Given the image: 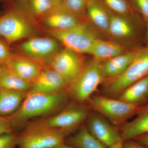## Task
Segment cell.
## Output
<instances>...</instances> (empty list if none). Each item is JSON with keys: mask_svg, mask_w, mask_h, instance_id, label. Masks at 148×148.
<instances>
[{"mask_svg": "<svg viewBox=\"0 0 148 148\" xmlns=\"http://www.w3.org/2000/svg\"><path fill=\"white\" fill-rule=\"evenodd\" d=\"M17 135L13 132L0 136V148H15Z\"/></svg>", "mask_w": 148, "mask_h": 148, "instance_id": "29", "label": "cell"}, {"mask_svg": "<svg viewBox=\"0 0 148 148\" xmlns=\"http://www.w3.org/2000/svg\"><path fill=\"white\" fill-rule=\"evenodd\" d=\"M0 86L9 90L27 93L31 89L32 84L3 66L0 73Z\"/></svg>", "mask_w": 148, "mask_h": 148, "instance_id": "22", "label": "cell"}, {"mask_svg": "<svg viewBox=\"0 0 148 148\" xmlns=\"http://www.w3.org/2000/svg\"><path fill=\"white\" fill-rule=\"evenodd\" d=\"M87 107L73 104L48 118L39 120L42 124L51 128L71 132L87 119L89 112Z\"/></svg>", "mask_w": 148, "mask_h": 148, "instance_id": "10", "label": "cell"}, {"mask_svg": "<svg viewBox=\"0 0 148 148\" xmlns=\"http://www.w3.org/2000/svg\"><path fill=\"white\" fill-rule=\"evenodd\" d=\"M86 127L91 135L107 148L117 142H124L120 131L101 114H88Z\"/></svg>", "mask_w": 148, "mask_h": 148, "instance_id": "11", "label": "cell"}, {"mask_svg": "<svg viewBox=\"0 0 148 148\" xmlns=\"http://www.w3.org/2000/svg\"><path fill=\"white\" fill-rule=\"evenodd\" d=\"M3 13V11L1 10H0V15H1V14H2Z\"/></svg>", "mask_w": 148, "mask_h": 148, "instance_id": "39", "label": "cell"}, {"mask_svg": "<svg viewBox=\"0 0 148 148\" xmlns=\"http://www.w3.org/2000/svg\"><path fill=\"white\" fill-rule=\"evenodd\" d=\"M3 66L12 73L32 85L45 66L40 62L14 53Z\"/></svg>", "mask_w": 148, "mask_h": 148, "instance_id": "14", "label": "cell"}, {"mask_svg": "<svg viewBox=\"0 0 148 148\" xmlns=\"http://www.w3.org/2000/svg\"><path fill=\"white\" fill-rule=\"evenodd\" d=\"M133 140L141 145L148 147V134L141 135Z\"/></svg>", "mask_w": 148, "mask_h": 148, "instance_id": "33", "label": "cell"}, {"mask_svg": "<svg viewBox=\"0 0 148 148\" xmlns=\"http://www.w3.org/2000/svg\"><path fill=\"white\" fill-rule=\"evenodd\" d=\"M60 42L53 37L32 36L12 49L14 53L28 57L45 65L61 48Z\"/></svg>", "mask_w": 148, "mask_h": 148, "instance_id": "8", "label": "cell"}, {"mask_svg": "<svg viewBox=\"0 0 148 148\" xmlns=\"http://www.w3.org/2000/svg\"><path fill=\"white\" fill-rule=\"evenodd\" d=\"M146 42L147 44L146 47H148V21L147 22V33H146Z\"/></svg>", "mask_w": 148, "mask_h": 148, "instance_id": "37", "label": "cell"}, {"mask_svg": "<svg viewBox=\"0 0 148 148\" xmlns=\"http://www.w3.org/2000/svg\"><path fill=\"white\" fill-rule=\"evenodd\" d=\"M83 19L60 4L54 7L39 20L41 24L47 30L63 31L84 21Z\"/></svg>", "mask_w": 148, "mask_h": 148, "instance_id": "12", "label": "cell"}, {"mask_svg": "<svg viewBox=\"0 0 148 148\" xmlns=\"http://www.w3.org/2000/svg\"><path fill=\"white\" fill-rule=\"evenodd\" d=\"M124 52V47L118 43L99 38L93 43L89 54L102 62Z\"/></svg>", "mask_w": 148, "mask_h": 148, "instance_id": "21", "label": "cell"}, {"mask_svg": "<svg viewBox=\"0 0 148 148\" xmlns=\"http://www.w3.org/2000/svg\"><path fill=\"white\" fill-rule=\"evenodd\" d=\"M82 54L64 47L45 64L61 76L69 86L77 78L86 65Z\"/></svg>", "mask_w": 148, "mask_h": 148, "instance_id": "7", "label": "cell"}, {"mask_svg": "<svg viewBox=\"0 0 148 148\" xmlns=\"http://www.w3.org/2000/svg\"><path fill=\"white\" fill-rule=\"evenodd\" d=\"M35 20L26 4L5 7L0 15V39L12 46L32 37L36 33Z\"/></svg>", "mask_w": 148, "mask_h": 148, "instance_id": "2", "label": "cell"}, {"mask_svg": "<svg viewBox=\"0 0 148 148\" xmlns=\"http://www.w3.org/2000/svg\"><path fill=\"white\" fill-rule=\"evenodd\" d=\"M148 76V47L137 49L131 63L121 75L112 79L105 88L110 95H119L126 88Z\"/></svg>", "mask_w": 148, "mask_h": 148, "instance_id": "6", "label": "cell"}, {"mask_svg": "<svg viewBox=\"0 0 148 148\" xmlns=\"http://www.w3.org/2000/svg\"><path fill=\"white\" fill-rule=\"evenodd\" d=\"M131 6L146 22L148 21V0H130Z\"/></svg>", "mask_w": 148, "mask_h": 148, "instance_id": "28", "label": "cell"}, {"mask_svg": "<svg viewBox=\"0 0 148 148\" xmlns=\"http://www.w3.org/2000/svg\"><path fill=\"white\" fill-rule=\"evenodd\" d=\"M3 66L0 65V73H1V71L2 68Z\"/></svg>", "mask_w": 148, "mask_h": 148, "instance_id": "38", "label": "cell"}, {"mask_svg": "<svg viewBox=\"0 0 148 148\" xmlns=\"http://www.w3.org/2000/svg\"><path fill=\"white\" fill-rule=\"evenodd\" d=\"M53 148H76L73 147V146L70 145H66L64 143H61L58 145L56 146Z\"/></svg>", "mask_w": 148, "mask_h": 148, "instance_id": "35", "label": "cell"}, {"mask_svg": "<svg viewBox=\"0 0 148 148\" xmlns=\"http://www.w3.org/2000/svg\"><path fill=\"white\" fill-rule=\"evenodd\" d=\"M137 50L124 52L101 62L102 71L105 78L112 79L121 75L126 70L135 57Z\"/></svg>", "mask_w": 148, "mask_h": 148, "instance_id": "18", "label": "cell"}, {"mask_svg": "<svg viewBox=\"0 0 148 148\" xmlns=\"http://www.w3.org/2000/svg\"><path fill=\"white\" fill-rule=\"evenodd\" d=\"M67 143L76 148H107L91 135L84 126L81 127L75 134L68 138Z\"/></svg>", "mask_w": 148, "mask_h": 148, "instance_id": "23", "label": "cell"}, {"mask_svg": "<svg viewBox=\"0 0 148 148\" xmlns=\"http://www.w3.org/2000/svg\"><path fill=\"white\" fill-rule=\"evenodd\" d=\"M14 131L7 117L0 116V136Z\"/></svg>", "mask_w": 148, "mask_h": 148, "instance_id": "30", "label": "cell"}, {"mask_svg": "<svg viewBox=\"0 0 148 148\" xmlns=\"http://www.w3.org/2000/svg\"><path fill=\"white\" fill-rule=\"evenodd\" d=\"M105 78L101 61L93 58L86 64L80 74L69 86V95L79 103L89 101Z\"/></svg>", "mask_w": 148, "mask_h": 148, "instance_id": "5", "label": "cell"}, {"mask_svg": "<svg viewBox=\"0 0 148 148\" xmlns=\"http://www.w3.org/2000/svg\"><path fill=\"white\" fill-rule=\"evenodd\" d=\"M27 94L0 86V116L8 117L15 113Z\"/></svg>", "mask_w": 148, "mask_h": 148, "instance_id": "19", "label": "cell"}, {"mask_svg": "<svg viewBox=\"0 0 148 148\" xmlns=\"http://www.w3.org/2000/svg\"><path fill=\"white\" fill-rule=\"evenodd\" d=\"M69 96L67 91L54 93L27 92L17 110L8 118L14 130L32 118L57 113L67 106Z\"/></svg>", "mask_w": 148, "mask_h": 148, "instance_id": "1", "label": "cell"}, {"mask_svg": "<svg viewBox=\"0 0 148 148\" xmlns=\"http://www.w3.org/2000/svg\"><path fill=\"white\" fill-rule=\"evenodd\" d=\"M89 101L96 112L106 117L116 125L122 124L132 115L136 114L141 107L103 95L92 96Z\"/></svg>", "mask_w": 148, "mask_h": 148, "instance_id": "9", "label": "cell"}, {"mask_svg": "<svg viewBox=\"0 0 148 148\" xmlns=\"http://www.w3.org/2000/svg\"><path fill=\"white\" fill-rule=\"evenodd\" d=\"M47 33L64 47L82 54H89L93 43L99 38L95 29L85 21L63 31L47 30Z\"/></svg>", "mask_w": 148, "mask_h": 148, "instance_id": "4", "label": "cell"}, {"mask_svg": "<svg viewBox=\"0 0 148 148\" xmlns=\"http://www.w3.org/2000/svg\"><path fill=\"white\" fill-rule=\"evenodd\" d=\"M126 16L111 11L108 34L114 38L121 39L132 36L135 33V27Z\"/></svg>", "mask_w": 148, "mask_h": 148, "instance_id": "20", "label": "cell"}, {"mask_svg": "<svg viewBox=\"0 0 148 148\" xmlns=\"http://www.w3.org/2000/svg\"><path fill=\"white\" fill-rule=\"evenodd\" d=\"M123 142H117L113 144L108 148H124L123 146Z\"/></svg>", "mask_w": 148, "mask_h": 148, "instance_id": "34", "label": "cell"}, {"mask_svg": "<svg viewBox=\"0 0 148 148\" xmlns=\"http://www.w3.org/2000/svg\"><path fill=\"white\" fill-rule=\"evenodd\" d=\"M119 100L139 106L148 101V76L126 88L119 94Z\"/></svg>", "mask_w": 148, "mask_h": 148, "instance_id": "16", "label": "cell"}, {"mask_svg": "<svg viewBox=\"0 0 148 148\" xmlns=\"http://www.w3.org/2000/svg\"><path fill=\"white\" fill-rule=\"evenodd\" d=\"M136 115L135 119L123 123L121 127L120 132L124 142L148 134V101L140 107Z\"/></svg>", "mask_w": 148, "mask_h": 148, "instance_id": "15", "label": "cell"}, {"mask_svg": "<svg viewBox=\"0 0 148 148\" xmlns=\"http://www.w3.org/2000/svg\"><path fill=\"white\" fill-rule=\"evenodd\" d=\"M28 0H0V3L5 7L14 5L24 4L27 3Z\"/></svg>", "mask_w": 148, "mask_h": 148, "instance_id": "32", "label": "cell"}, {"mask_svg": "<svg viewBox=\"0 0 148 148\" xmlns=\"http://www.w3.org/2000/svg\"><path fill=\"white\" fill-rule=\"evenodd\" d=\"M27 5L35 19L42 18L55 7L50 0H28Z\"/></svg>", "mask_w": 148, "mask_h": 148, "instance_id": "24", "label": "cell"}, {"mask_svg": "<svg viewBox=\"0 0 148 148\" xmlns=\"http://www.w3.org/2000/svg\"><path fill=\"white\" fill-rule=\"evenodd\" d=\"M88 0H62L61 4L72 13L83 18L86 16Z\"/></svg>", "mask_w": 148, "mask_h": 148, "instance_id": "26", "label": "cell"}, {"mask_svg": "<svg viewBox=\"0 0 148 148\" xmlns=\"http://www.w3.org/2000/svg\"><path fill=\"white\" fill-rule=\"evenodd\" d=\"M54 6L60 5L62 3V0H50Z\"/></svg>", "mask_w": 148, "mask_h": 148, "instance_id": "36", "label": "cell"}, {"mask_svg": "<svg viewBox=\"0 0 148 148\" xmlns=\"http://www.w3.org/2000/svg\"><path fill=\"white\" fill-rule=\"evenodd\" d=\"M103 2L110 10L116 14L128 16L132 12L128 0H103Z\"/></svg>", "mask_w": 148, "mask_h": 148, "instance_id": "25", "label": "cell"}, {"mask_svg": "<svg viewBox=\"0 0 148 148\" xmlns=\"http://www.w3.org/2000/svg\"><path fill=\"white\" fill-rule=\"evenodd\" d=\"M123 146L124 148H148V147L141 145L134 140L124 141Z\"/></svg>", "mask_w": 148, "mask_h": 148, "instance_id": "31", "label": "cell"}, {"mask_svg": "<svg viewBox=\"0 0 148 148\" xmlns=\"http://www.w3.org/2000/svg\"><path fill=\"white\" fill-rule=\"evenodd\" d=\"M69 85L52 69L45 66L28 92L54 93L68 91Z\"/></svg>", "mask_w": 148, "mask_h": 148, "instance_id": "13", "label": "cell"}, {"mask_svg": "<svg viewBox=\"0 0 148 148\" xmlns=\"http://www.w3.org/2000/svg\"><path fill=\"white\" fill-rule=\"evenodd\" d=\"M70 132L48 127L36 121L27 123L17 136L16 146L20 148H53L64 143Z\"/></svg>", "mask_w": 148, "mask_h": 148, "instance_id": "3", "label": "cell"}, {"mask_svg": "<svg viewBox=\"0 0 148 148\" xmlns=\"http://www.w3.org/2000/svg\"><path fill=\"white\" fill-rule=\"evenodd\" d=\"M14 55L11 46L0 39V65H4Z\"/></svg>", "mask_w": 148, "mask_h": 148, "instance_id": "27", "label": "cell"}, {"mask_svg": "<svg viewBox=\"0 0 148 148\" xmlns=\"http://www.w3.org/2000/svg\"><path fill=\"white\" fill-rule=\"evenodd\" d=\"M111 11L100 0H88L86 14L95 27L108 33Z\"/></svg>", "mask_w": 148, "mask_h": 148, "instance_id": "17", "label": "cell"}]
</instances>
